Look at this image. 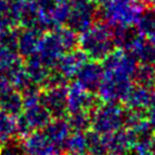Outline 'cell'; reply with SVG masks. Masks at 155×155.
<instances>
[{
	"instance_id": "1",
	"label": "cell",
	"mask_w": 155,
	"mask_h": 155,
	"mask_svg": "<svg viewBox=\"0 0 155 155\" xmlns=\"http://www.w3.org/2000/svg\"><path fill=\"white\" fill-rule=\"evenodd\" d=\"M79 34L78 46L90 61L102 62L115 48L113 28L105 22L94 23Z\"/></svg>"
},
{
	"instance_id": "2",
	"label": "cell",
	"mask_w": 155,
	"mask_h": 155,
	"mask_svg": "<svg viewBox=\"0 0 155 155\" xmlns=\"http://www.w3.org/2000/svg\"><path fill=\"white\" fill-rule=\"evenodd\" d=\"M101 7L103 22L112 28H132L144 12L139 0H107Z\"/></svg>"
},
{
	"instance_id": "3",
	"label": "cell",
	"mask_w": 155,
	"mask_h": 155,
	"mask_svg": "<svg viewBox=\"0 0 155 155\" xmlns=\"http://www.w3.org/2000/svg\"><path fill=\"white\" fill-rule=\"evenodd\" d=\"M124 111L119 103L103 102L91 111V130L107 135L124 127Z\"/></svg>"
},
{
	"instance_id": "4",
	"label": "cell",
	"mask_w": 155,
	"mask_h": 155,
	"mask_svg": "<svg viewBox=\"0 0 155 155\" xmlns=\"http://www.w3.org/2000/svg\"><path fill=\"white\" fill-rule=\"evenodd\" d=\"M134 79L120 73L104 71L102 82L97 88L98 98L103 102H123L134 86Z\"/></svg>"
},
{
	"instance_id": "5",
	"label": "cell",
	"mask_w": 155,
	"mask_h": 155,
	"mask_svg": "<svg viewBox=\"0 0 155 155\" xmlns=\"http://www.w3.org/2000/svg\"><path fill=\"white\" fill-rule=\"evenodd\" d=\"M68 51L62 38L59 28L42 33L35 55L49 68H56L59 58Z\"/></svg>"
},
{
	"instance_id": "6",
	"label": "cell",
	"mask_w": 155,
	"mask_h": 155,
	"mask_svg": "<svg viewBox=\"0 0 155 155\" xmlns=\"http://www.w3.org/2000/svg\"><path fill=\"white\" fill-rule=\"evenodd\" d=\"M96 15V5L91 0H70V15L66 24L77 33H81L95 23Z\"/></svg>"
},
{
	"instance_id": "7",
	"label": "cell",
	"mask_w": 155,
	"mask_h": 155,
	"mask_svg": "<svg viewBox=\"0 0 155 155\" xmlns=\"http://www.w3.org/2000/svg\"><path fill=\"white\" fill-rule=\"evenodd\" d=\"M22 150L25 155H61L62 148L49 139L42 130H34L23 138Z\"/></svg>"
},
{
	"instance_id": "8",
	"label": "cell",
	"mask_w": 155,
	"mask_h": 155,
	"mask_svg": "<svg viewBox=\"0 0 155 155\" xmlns=\"http://www.w3.org/2000/svg\"><path fill=\"white\" fill-rule=\"evenodd\" d=\"M98 97L77 81L68 84V113L77 111L91 112L98 105Z\"/></svg>"
},
{
	"instance_id": "9",
	"label": "cell",
	"mask_w": 155,
	"mask_h": 155,
	"mask_svg": "<svg viewBox=\"0 0 155 155\" xmlns=\"http://www.w3.org/2000/svg\"><path fill=\"white\" fill-rule=\"evenodd\" d=\"M104 71L120 73L134 79L138 62L135 57L124 49H114L102 61Z\"/></svg>"
},
{
	"instance_id": "10",
	"label": "cell",
	"mask_w": 155,
	"mask_h": 155,
	"mask_svg": "<svg viewBox=\"0 0 155 155\" xmlns=\"http://www.w3.org/2000/svg\"><path fill=\"white\" fill-rule=\"evenodd\" d=\"M40 103L53 117H64L68 113V86L46 88L41 91Z\"/></svg>"
},
{
	"instance_id": "11",
	"label": "cell",
	"mask_w": 155,
	"mask_h": 155,
	"mask_svg": "<svg viewBox=\"0 0 155 155\" xmlns=\"http://www.w3.org/2000/svg\"><path fill=\"white\" fill-rule=\"evenodd\" d=\"M104 77V68L101 62L90 61L86 62L75 75L77 82L84 89L95 92Z\"/></svg>"
},
{
	"instance_id": "12",
	"label": "cell",
	"mask_w": 155,
	"mask_h": 155,
	"mask_svg": "<svg viewBox=\"0 0 155 155\" xmlns=\"http://www.w3.org/2000/svg\"><path fill=\"white\" fill-rule=\"evenodd\" d=\"M126 108L147 111L155 104V88H147L143 86H132L130 91L123 101Z\"/></svg>"
},
{
	"instance_id": "13",
	"label": "cell",
	"mask_w": 155,
	"mask_h": 155,
	"mask_svg": "<svg viewBox=\"0 0 155 155\" xmlns=\"http://www.w3.org/2000/svg\"><path fill=\"white\" fill-rule=\"evenodd\" d=\"M88 61L87 55L81 49H72L64 54L59 58L56 68L66 79H73L78 74L79 70Z\"/></svg>"
},
{
	"instance_id": "14",
	"label": "cell",
	"mask_w": 155,
	"mask_h": 155,
	"mask_svg": "<svg viewBox=\"0 0 155 155\" xmlns=\"http://www.w3.org/2000/svg\"><path fill=\"white\" fill-rule=\"evenodd\" d=\"M103 141L107 155H124L132 145L129 132L123 128L103 135Z\"/></svg>"
},
{
	"instance_id": "15",
	"label": "cell",
	"mask_w": 155,
	"mask_h": 155,
	"mask_svg": "<svg viewBox=\"0 0 155 155\" xmlns=\"http://www.w3.org/2000/svg\"><path fill=\"white\" fill-rule=\"evenodd\" d=\"M126 50L135 57L138 63L155 65V44H153L150 39L144 38L137 33Z\"/></svg>"
},
{
	"instance_id": "16",
	"label": "cell",
	"mask_w": 155,
	"mask_h": 155,
	"mask_svg": "<svg viewBox=\"0 0 155 155\" xmlns=\"http://www.w3.org/2000/svg\"><path fill=\"white\" fill-rule=\"evenodd\" d=\"M44 31L37 28H23L17 37V51L21 57L28 58L37 53Z\"/></svg>"
},
{
	"instance_id": "17",
	"label": "cell",
	"mask_w": 155,
	"mask_h": 155,
	"mask_svg": "<svg viewBox=\"0 0 155 155\" xmlns=\"http://www.w3.org/2000/svg\"><path fill=\"white\" fill-rule=\"evenodd\" d=\"M41 130L44 131L46 136L54 144L61 147L62 150H63L64 143L68 139L70 134L72 132L71 128L68 126V120H65L64 117H53L48 122V124Z\"/></svg>"
},
{
	"instance_id": "18",
	"label": "cell",
	"mask_w": 155,
	"mask_h": 155,
	"mask_svg": "<svg viewBox=\"0 0 155 155\" xmlns=\"http://www.w3.org/2000/svg\"><path fill=\"white\" fill-rule=\"evenodd\" d=\"M0 110L16 117L24 110L22 92L13 86L0 94Z\"/></svg>"
},
{
	"instance_id": "19",
	"label": "cell",
	"mask_w": 155,
	"mask_h": 155,
	"mask_svg": "<svg viewBox=\"0 0 155 155\" xmlns=\"http://www.w3.org/2000/svg\"><path fill=\"white\" fill-rule=\"evenodd\" d=\"M22 114L24 115L26 121L29 122L30 127L33 131L44 129L48 124V122L53 119L51 114L41 103L29 107H24Z\"/></svg>"
},
{
	"instance_id": "20",
	"label": "cell",
	"mask_w": 155,
	"mask_h": 155,
	"mask_svg": "<svg viewBox=\"0 0 155 155\" xmlns=\"http://www.w3.org/2000/svg\"><path fill=\"white\" fill-rule=\"evenodd\" d=\"M24 68L29 75L31 82L39 86V87L44 86L49 73L51 71V68H49L47 65H45L35 54L26 58Z\"/></svg>"
},
{
	"instance_id": "21",
	"label": "cell",
	"mask_w": 155,
	"mask_h": 155,
	"mask_svg": "<svg viewBox=\"0 0 155 155\" xmlns=\"http://www.w3.org/2000/svg\"><path fill=\"white\" fill-rule=\"evenodd\" d=\"M23 65L22 57L17 50L0 44V73L8 78L12 73Z\"/></svg>"
},
{
	"instance_id": "22",
	"label": "cell",
	"mask_w": 155,
	"mask_h": 155,
	"mask_svg": "<svg viewBox=\"0 0 155 155\" xmlns=\"http://www.w3.org/2000/svg\"><path fill=\"white\" fill-rule=\"evenodd\" d=\"M63 150L70 155H83L88 153L86 132L72 131L64 143Z\"/></svg>"
},
{
	"instance_id": "23",
	"label": "cell",
	"mask_w": 155,
	"mask_h": 155,
	"mask_svg": "<svg viewBox=\"0 0 155 155\" xmlns=\"http://www.w3.org/2000/svg\"><path fill=\"white\" fill-rule=\"evenodd\" d=\"M136 84L143 87L155 88V65L154 64L139 63L134 74Z\"/></svg>"
},
{
	"instance_id": "24",
	"label": "cell",
	"mask_w": 155,
	"mask_h": 155,
	"mask_svg": "<svg viewBox=\"0 0 155 155\" xmlns=\"http://www.w3.org/2000/svg\"><path fill=\"white\" fill-rule=\"evenodd\" d=\"M70 15V0H55L50 15L51 30L66 24Z\"/></svg>"
},
{
	"instance_id": "25",
	"label": "cell",
	"mask_w": 155,
	"mask_h": 155,
	"mask_svg": "<svg viewBox=\"0 0 155 155\" xmlns=\"http://www.w3.org/2000/svg\"><path fill=\"white\" fill-rule=\"evenodd\" d=\"M68 114V122L72 131L87 132L91 129V112L77 111Z\"/></svg>"
},
{
	"instance_id": "26",
	"label": "cell",
	"mask_w": 155,
	"mask_h": 155,
	"mask_svg": "<svg viewBox=\"0 0 155 155\" xmlns=\"http://www.w3.org/2000/svg\"><path fill=\"white\" fill-rule=\"evenodd\" d=\"M135 31L137 33L150 39L155 33V13L152 10H144L135 24Z\"/></svg>"
},
{
	"instance_id": "27",
	"label": "cell",
	"mask_w": 155,
	"mask_h": 155,
	"mask_svg": "<svg viewBox=\"0 0 155 155\" xmlns=\"http://www.w3.org/2000/svg\"><path fill=\"white\" fill-rule=\"evenodd\" d=\"M16 136L15 117L0 110V141L2 144L13 141Z\"/></svg>"
},
{
	"instance_id": "28",
	"label": "cell",
	"mask_w": 155,
	"mask_h": 155,
	"mask_svg": "<svg viewBox=\"0 0 155 155\" xmlns=\"http://www.w3.org/2000/svg\"><path fill=\"white\" fill-rule=\"evenodd\" d=\"M87 137V145H88V153L92 155H106L103 136L97 134L94 130H88L86 132Z\"/></svg>"
},
{
	"instance_id": "29",
	"label": "cell",
	"mask_w": 155,
	"mask_h": 155,
	"mask_svg": "<svg viewBox=\"0 0 155 155\" xmlns=\"http://www.w3.org/2000/svg\"><path fill=\"white\" fill-rule=\"evenodd\" d=\"M22 92L23 96V104L24 107H29L32 105H35L40 103V96H41V91L39 89V86L37 84H30L28 88H25Z\"/></svg>"
},
{
	"instance_id": "30",
	"label": "cell",
	"mask_w": 155,
	"mask_h": 155,
	"mask_svg": "<svg viewBox=\"0 0 155 155\" xmlns=\"http://www.w3.org/2000/svg\"><path fill=\"white\" fill-rule=\"evenodd\" d=\"M68 79L64 77L57 68L55 71H50L48 78L45 82V88H53V87H65L68 84Z\"/></svg>"
},
{
	"instance_id": "31",
	"label": "cell",
	"mask_w": 155,
	"mask_h": 155,
	"mask_svg": "<svg viewBox=\"0 0 155 155\" xmlns=\"http://www.w3.org/2000/svg\"><path fill=\"white\" fill-rule=\"evenodd\" d=\"M0 155H24V152L22 150V146H17L14 143H6L0 150Z\"/></svg>"
},
{
	"instance_id": "32",
	"label": "cell",
	"mask_w": 155,
	"mask_h": 155,
	"mask_svg": "<svg viewBox=\"0 0 155 155\" xmlns=\"http://www.w3.org/2000/svg\"><path fill=\"white\" fill-rule=\"evenodd\" d=\"M146 119L150 123V126L152 127V129L155 131V104H153L146 111Z\"/></svg>"
},
{
	"instance_id": "33",
	"label": "cell",
	"mask_w": 155,
	"mask_h": 155,
	"mask_svg": "<svg viewBox=\"0 0 155 155\" xmlns=\"http://www.w3.org/2000/svg\"><path fill=\"white\" fill-rule=\"evenodd\" d=\"M9 87H12L9 79L6 77L5 74L0 73V94L2 91H5L6 89H8Z\"/></svg>"
},
{
	"instance_id": "34",
	"label": "cell",
	"mask_w": 155,
	"mask_h": 155,
	"mask_svg": "<svg viewBox=\"0 0 155 155\" xmlns=\"http://www.w3.org/2000/svg\"><path fill=\"white\" fill-rule=\"evenodd\" d=\"M150 155H155V134H153L150 139Z\"/></svg>"
},
{
	"instance_id": "35",
	"label": "cell",
	"mask_w": 155,
	"mask_h": 155,
	"mask_svg": "<svg viewBox=\"0 0 155 155\" xmlns=\"http://www.w3.org/2000/svg\"><path fill=\"white\" fill-rule=\"evenodd\" d=\"M91 1L96 6H103L104 4H106L107 2V0H91Z\"/></svg>"
},
{
	"instance_id": "36",
	"label": "cell",
	"mask_w": 155,
	"mask_h": 155,
	"mask_svg": "<svg viewBox=\"0 0 155 155\" xmlns=\"http://www.w3.org/2000/svg\"><path fill=\"white\" fill-rule=\"evenodd\" d=\"M143 5H150L153 2V0H139Z\"/></svg>"
},
{
	"instance_id": "37",
	"label": "cell",
	"mask_w": 155,
	"mask_h": 155,
	"mask_svg": "<svg viewBox=\"0 0 155 155\" xmlns=\"http://www.w3.org/2000/svg\"><path fill=\"white\" fill-rule=\"evenodd\" d=\"M1 148H2V143L0 141V150H1Z\"/></svg>"
},
{
	"instance_id": "38",
	"label": "cell",
	"mask_w": 155,
	"mask_h": 155,
	"mask_svg": "<svg viewBox=\"0 0 155 155\" xmlns=\"http://www.w3.org/2000/svg\"><path fill=\"white\" fill-rule=\"evenodd\" d=\"M83 155H86V154H83ZM89 155H92V154H89Z\"/></svg>"
},
{
	"instance_id": "39",
	"label": "cell",
	"mask_w": 155,
	"mask_h": 155,
	"mask_svg": "<svg viewBox=\"0 0 155 155\" xmlns=\"http://www.w3.org/2000/svg\"><path fill=\"white\" fill-rule=\"evenodd\" d=\"M66 155H70V154H66Z\"/></svg>"
}]
</instances>
